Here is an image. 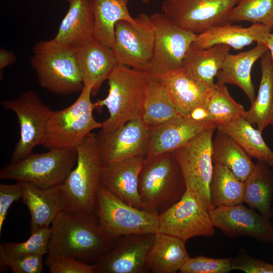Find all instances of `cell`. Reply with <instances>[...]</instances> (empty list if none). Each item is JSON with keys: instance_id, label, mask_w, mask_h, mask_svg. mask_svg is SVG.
I'll return each instance as SVG.
<instances>
[{"instance_id": "8fae6325", "label": "cell", "mask_w": 273, "mask_h": 273, "mask_svg": "<svg viewBox=\"0 0 273 273\" xmlns=\"http://www.w3.org/2000/svg\"><path fill=\"white\" fill-rule=\"evenodd\" d=\"M216 128L206 130L173 152L181 170L186 187L193 191L207 210H212L210 185L213 163V134Z\"/></svg>"}, {"instance_id": "83f0119b", "label": "cell", "mask_w": 273, "mask_h": 273, "mask_svg": "<svg viewBox=\"0 0 273 273\" xmlns=\"http://www.w3.org/2000/svg\"><path fill=\"white\" fill-rule=\"evenodd\" d=\"M128 0H92L94 17V37L103 44L112 48L115 28L120 21L136 22L128 10Z\"/></svg>"}, {"instance_id": "ba28073f", "label": "cell", "mask_w": 273, "mask_h": 273, "mask_svg": "<svg viewBox=\"0 0 273 273\" xmlns=\"http://www.w3.org/2000/svg\"><path fill=\"white\" fill-rule=\"evenodd\" d=\"M96 210L101 228L112 240L157 232L159 214L128 205L101 184Z\"/></svg>"}, {"instance_id": "f1b7e54d", "label": "cell", "mask_w": 273, "mask_h": 273, "mask_svg": "<svg viewBox=\"0 0 273 273\" xmlns=\"http://www.w3.org/2000/svg\"><path fill=\"white\" fill-rule=\"evenodd\" d=\"M216 129L233 139L251 157L273 167V151L261 135L247 119L239 117Z\"/></svg>"}, {"instance_id": "bcb514c9", "label": "cell", "mask_w": 273, "mask_h": 273, "mask_svg": "<svg viewBox=\"0 0 273 273\" xmlns=\"http://www.w3.org/2000/svg\"><path fill=\"white\" fill-rule=\"evenodd\" d=\"M270 124H271V125H273V118H272V121H271V122Z\"/></svg>"}, {"instance_id": "7bdbcfd3", "label": "cell", "mask_w": 273, "mask_h": 273, "mask_svg": "<svg viewBox=\"0 0 273 273\" xmlns=\"http://www.w3.org/2000/svg\"><path fill=\"white\" fill-rule=\"evenodd\" d=\"M17 60L15 54L12 51H7L1 48L0 49V70L14 64Z\"/></svg>"}, {"instance_id": "e0dca14e", "label": "cell", "mask_w": 273, "mask_h": 273, "mask_svg": "<svg viewBox=\"0 0 273 273\" xmlns=\"http://www.w3.org/2000/svg\"><path fill=\"white\" fill-rule=\"evenodd\" d=\"M103 165L135 156L146 157L149 129L141 118L130 121L119 128L97 134Z\"/></svg>"}, {"instance_id": "f6af8a7d", "label": "cell", "mask_w": 273, "mask_h": 273, "mask_svg": "<svg viewBox=\"0 0 273 273\" xmlns=\"http://www.w3.org/2000/svg\"><path fill=\"white\" fill-rule=\"evenodd\" d=\"M141 1H142V2L144 3H148L149 2H150L152 0H140Z\"/></svg>"}, {"instance_id": "5bb4252c", "label": "cell", "mask_w": 273, "mask_h": 273, "mask_svg": "<svg viewBox=\"0 0 273 273\" xmlns=\"http://www.w3.org/2000/svg\"><path fill=\"white\" fill-rule=\"evenodd\" d=\"M150 17L155 33L150 74L156 75L180 68L197 34L179 27L162 12Z\"/></svg>"}, {"instance_id": "ab89813d", "label": "cell", "mask_w": 273, "mask_h": 273, "mask_svg": "<svg viewBox=\"0 0 273 273\" xmlns=\"http://www.w3.org/2000/svg\"><path fill=\"white\" fill-rule=\"evenodd\" d=\"M43 256L31 254L12 258L0 257L1 270L9 267L14 273H40L43 268Z\"/></svg>"}, {"instance_id": "8d00e7d4", "label": "cell", "mask_w": 273, "mask_h": 273, "mask_svg": "<svg viewBox=\"0 0 273 273\" xmlns=\"http://www.w3.org/2000/svg\"><path fill=\"white\" fill-rule=\"evenodd\" d=\"M51 233V227L43 228L30 233L29 238L24 242L1 243L0 257L12 258L27 254H48Z\"/></svg>"}, {"instance_id": "7dc6e473", "label": "cell", "mask_w": 273, "mask_h": 273, "mask_svg": "<svg viewBox=\"0 0 273 273\" xmlns=\"http://www.w3.org/2000/svg\"><path fill=\"white\" fill-rule=\"evenodd\" d=\"M65 1H67L68 2H69V3L71 2V1H72L73 0H65Z\"/></svg>"}, {"instance_id": "f546056e", "label": "cell", "mask_w": 273, "mask_h": 273, "mask_svg": "<svg viewBox=\"0 0 273 273\" xmlns=\"http://www.w3.org/2000/svg\"><path fill=\"white\" fill-rule=\"evenodd\" d=\"M258 161L251 173L244 181L243 202L262 215L273 217V170Z\"/></svg>"}, {"instance_id": "cb8c5ba5", "label": "cell", "mask_w": 273, "mask_h": 273, "mask_svg": "<svg viewBox=\"0 0 273 273\" xmlns=\"http://www.w3.org/2000/svg\"><path fill=\"white\" fill-rule=\"evenodd\" d=\"M19 182L22 191L21 199L31 216L30 233L50 228L54 219L63 210L58 186L41 188L30 183Z\"/></svg>"}, {"instance_id": "7c38bea8", "label": "cell", "mask_w": 273, "mask_h": 273, "mask_svg": "<svg viewBox=\"0 0 273 273\" xmlns=\"http://www.w3.org/2000/svg\"><path fill=\"white\" fill-rule=\"evenodd\" d=\"M158 221L157 233L185 241L195 237H211L215 234L209 211L197 194L188 188L179 201L159 214Z\"/></svg>"}, {"instance_id": "b9f144b4", "label": "cell", "mask_w": 273, "mask_h": 273, "mask_svg": "<svg viewBox=\"0 0 273 273\" xmlns=\"http://www.w3.org/2000/svg\"><path fill=\"white\" fill-rule=\"evenodd\" d=\"M22 194L19 181L15 184H0V233L9 208L13 202L21 198Z\"/></svg>"}, {"instance_id": "74e56055", "label": "cell", "mask_w": 273, "mask_h": 273, "mask_svg": "<svg viewBox=\"0 0 273 273\" xmlns=\"http://www.w3.org/2000/svg\"><path fill=\"white\" fill-rule=\"evenodd\" d=\"M232 258H211L202 255L190 257L180 273H228L232 271Z\"/></svg>"}, {"instance_id": "f35d334b", "label": "cell", "mask_w": 273, "mask_h": 273, "mask_svg": "<svg viewBox=\"0 0 273 273\" xmlns=\"http://www.w3.org/2000/svg\"><path fill=\"white\" fill-rule=\"evenodd\" d=\"M45 264L51 273H94L93 264L70 256L48 255Z\"/></svg>"}, {"instance_id": "4316f807", "label": "cell", "mask_w": 273, "mask_h": 273, "mask_svg": "<svg viewBox=\"0 0 273 273\" xmlns=\"http://www.w3.org/2000/svg\"><path fill=\"white\" fill-rule=\"evenodd\" d=\"M231 49L224 44H216L206 49H198L192 45L181 68L199 82L213 89L215 86V78Z\"/></svg>"}, {"instance_id": "9c48e42d", "label": "cell", "mask_w": 273, "mask_h": 273, "mask_svg": "<svg viewBox=\"0 0 273 273\" xmlns=\"http://www.w3.org/2000/svg\"><path fill=\"white\" fill-rule=\"evenodd\" d=\"M136 22L118 21L112 48L118 65L149 72L154 55L155 33L150 16L140 14Z\"/></svg>"}, {"instance_id": "ee69618b", "label": "cell", "mask_w": 273, "mask_h": 273, "mask_svg": "<svg viewBox=\"0 0 273 273\" xmlns=\"http://www.w3.org/2000/svg\"><path fill=\"white\" fill-rule=\"evenodd\" d=\"M264 44L268 48L273 62V32L269 33Z\"/></svg>"}, {"instance_id": "6da1fadb", "label": "cell", "mask_w": 273, "mask_h": 273, "mask_svg": "<svg viewBox=\"0 0 273 273\" xmlns=\"http://www.w3.org/2000/svg\"><path fill=\"white\" fill-rule=\"evenodd\" d=\"M48 255L70 256L94 263L113 246L101 228L97 214L61 211L51 226Z\"/></svg>"}, {"instance_id": "277c9868", "label": "cell", "mask_w": 273, "mask_h": 273, "mask_svg": "<svg viewBox=\"0 0 273 273\" xmlns=\"http://www.w3.org/2000/svg\"><path fill=\"white\" fill-rule=\"evenodd\" d=\"M138 187L142 209L159 214L179 201L187 187L173 152L145 158Z\"/></svg>"}, {"instance_id": "7402d4cb", "label": "cell", "mask_w": 273, "mask_h": 273, "mask_svg": "<svg viewBox=\"0 0 273 273\" xmlns=\"http://www.w3.org/2000/svg\"><path fill=\"white\" fill-rule=\"evenodd\" d=\"M272 29L255 23L248 27L231 25L230 22L211 27L197 34L192 46L206 49L216 44H224L240 50L253 42L265 43Z\"/></svg>"}, {"instance_id": "d590c367", "label": "cell", "mask_w": 273, "mask_h": 273, "mask_svg": "<svg viewBox=\"0 0 273 273\" xmlns=\"http://www.w3.org/2000/svg\"><path fill=\"white\" fill-rule=\"evenodd\" d=\"M230 20L262 24L273 30V0H239L231 12Z\"/></svg>"}, {"instance_id": "d6986e66", "label": "cell", "mask_w": 273, "mask_h": 273, "mask_svg": "<svg viewBox=\"0 0 273 273\" xmlns=\"http://www.w3.org/2000/svg\"><path fill=\"white\" fill-rule=\"evenodd\" d=\"M212 128H216V126L212 123L194 121L183 117L151 128L146 157L173 152Z\"/></svg>"}, {"instance_id": "60d3db41", "label": "cell", "mask_w": 273, "mask_h": 273, "mask_svg": "<svg viewBox=\"0 0 273 273\" xmlns=\"http://www.w3.org/2000/svg\"><path fill=\"white\" fill-rule=\"evenodd\" d=\"M231 270L246 273H273V264L253 257L245 250L241 249L237 256L232 258Z\"/></svg>"}, {"instance_id": "9a60e30c", "label": "cell", "mask_w": 273, "mask_h": 273, "mask_svg": "<svg viewBox=\"0 0 273 273\" xmlns=\"http://www.w3.org/2000/svg\"><path fill=\"white\" fill-rule=\"evenodd\" d=\"M155 234L129 235L114 240L112 247L92 264L94 273H146V258Z\"/></svg>"}, {"instance_id": "ac0fdd59", "label": "cell", "mask_w": 273, "mask_h": 273, "mask_svg": "<svg viewBox=\"0 0 273 273\" xmlns=\"http://www.w3.org/2000/svg\"><path fill=\"white\" fill-rule=\"evenodd\" d=\"M151 75L160 82L177 112L185 118L194 108L205 105L213 89L199 82L181 67Z\"/></svg>"}, {"instance_id": "2e32d148", "label": "cell", "mask_w": 273, "mask_h": 273, "mask_svg": "<svg viewBox=\"0 0 273 273\" xmlns=\"http://www.w3.org/2000/svg\"><path fill=\"white\" fill-rule=\"evenodd\" d=\"M213 225L226 236L236 239L248 237L273 243V225L270 218L242 204L221 206L209 211Z\"/></svg>"}, {"instance_id": "44dd1931", "label": "cell", "mask_w": 273, "mask_h": 273, "mask_svg": "<svg viewBox=\"0 0 273 273\" xmlns=\"http://www.w3.org/2000/svg\"><path fill=\"white\" fill-rule=\"evenodd\" d=\"M145 158L135 156L104 165L101 185L125 203L142 209L139 176Z\"/></svg>"}, {"instance_id": "3957f363", "label": "cell", "mask_w": 273, "mask_h": 273, "mask_svg": "<svg viewBox=\"0 0 273 273\" xmlns=\"http://www.w3.org/2000/svg\"><path fill=\"white\" fill-rule=\"evenodd\" d=\"M151 75L126 66L118 65L108 79L107 97L95 103L105 106L109 117L102 122L101 131L115 130L128 122L141 118Z\"/></svg>"}, {"instance_id": "52a82bcc", "label": "cell", "mask_w": 273, "mask_h": 273, "mask_svg": "<svg viewBox=\"0 0 273 273\" xmlns=\"http://www.w3.org/2000/svg\"><path fill=\"white\" fill-rule=\"evenodd\" d=\"M77 151L52 149L31 153L25 158L4 165L0 178L28 182L41 188L61 185L76 164Z\"/></svg>"}, {"instance_id": "ffe728a7", "label": "cell", "mask_w": 273, "mask_h": 273, "mask_svg": "<svg viewBox=\"0 0 273 273\" xmlns=\"http://www.w3.org/2000/svg\"><path fill=\"white\" fill-rule=\"evenodd\" d=\"M74 49L83 84L91 86L96 95L118 65L113 50L94 37Z\"/></svg>"}, {"instance_id": "484cf974", "label": "cell", "mask_w": 273, "mask_h": 273, "mask_svg": "<svg viewBox=\"0 0 273 273\" xmlns=\"http://www.w3.org/2000/svg\"><path fill=\"white\" fill-rule=\"evenodd\" d=\"M186 241L166 234L156 233L147 254L146 263L153 273H175L190 258Z\"/></svg>"}, {"instance_id": "30bf717a", "label": "cell", "mask_w": 273, "mask_h": 273, "mask_svg": "<svg viewBox=\"0 0 273 273\" xmlns=\"http://www.w3.org/2000/svg\"><path fill=\"white\" fill-rule=\"evenodd\" d=\"M5 109L16 115L20 127V138L12 153L11 162L21 160L40 145L46 133L51 109L33 90L22 93L18 98L1 102Z\"/></svg>"}, {"instance_id": "c3c4849f", "label": "cell", "mask_w": 273, "mask_h": 273, "mask_svg": "<svg viewBox=\"0 0 273 273\" xmlns=\"http://www.w3.org/2000/svg\"></svg>"}, {"instance_id": "836d02e7", "label": "cell", "mask_w": 273, "mask_h": 273, "mask_svg": "<svg viewBox=\"0 0 273 273\" xmlns=\"http://www.w3.org/2000/svg\"><path fill=\"white\" fill-rule=\"evenodd\" d=\"M181 116L160 82L151 75L141 119L149 129Z\"/></svg>"}, {"instance_id": "d4e9b609", "label": "cell", "mask_w": 273, "mask_h": 273, "mask_svg": "<svg viewBox=\"0 0 273 273\" xmlns=\"http://www.w3.org/2000/svg\"><path fill=\"white\" fill-rule=\"evenodd\" d=\"M69 4L53 39L76 49L94 37V17L92 0H73Z\"/></svg>"}, {"instance_id": "e575fe53", "label": "cell", "mask_w": 273, "mask_h": 273, "mask_svg": "<svg viewBox=\"0 0 273 273\" xmlns=\"http://www.w3.org/2000/svg\"><path fill=\"white\" fill-rule=\"evenodd\" d=\"M209 120L218 125L247 116V111L230 95L225 84H216L205 104Z\"/></svg>"}, {"instance_id": "4fadbf2b", "label": "cell", "mask_w": 273, "mask_h": 273, "mask_svg": "<svg viewBox=\"0 0 273 273\" xmlns=\"http://www.w3.org/2000/svg\"><path fill=\"white\" fill-rule=\"evenodd\" d=\"M239 0H165L162 13L183 29L199 34L231 22L230 15Z\"/></svg>"}, {"instance_id": "1f68e13d", "label": "cell", "mask_w": 273, "mask_h": 273, "mask_svg": "<svg viewBox=\"0 0 273 273\" xmlns=\"http://www.w3.org/2000/svg\"><path fill=\"white\" fill-rule=\"evenodd\" d=\"M217 130L212 142L213 164L225 166L238 179L244 182L253 170L255 163L233 139Z\"/></svg>"}, {"instance_id": "603a6c76", "label": "cell", "mask_w": 273, "mask_h": 273, "mask_svg": "<svg viewBox=\"0 0 273 273\" xmlns=\"http://www.w3.org/2000/svg\"><path fill=\"white\" fill-rule=\"evenodd\" d=\"M262 43L237 54L229 53L216 76V84H231L240 88L252 104L255 99V87L251 79V70L255 62L267 51Z\"/></svg>"}, {"instance_id": "d6a6232c", "label": "cell", "mask_w": 273, "mask_h": 273, "mask_svg": "<svg viewBox=\"0 0 273 273\" xmlns=\"http://www.w3.org/2000/svg\"><path fill=\"white\" fill-rule=\"evenodd\" d=\"M210 185L212 209L243 203L244 182L238 179L225 166L213 164Z\"/></svg>"}, {"instance_id": "7a4b0ae2", "label": "cell", "mask_w": 273, "mask_h": 273, "mask_svg": "<svg viewBox=\"0 0 273 273\" xmlns=\"http://www.w3.org/2000/svg\"><path fill=\"white\" fill-rule=\"evenodd\" d=\"M76 149L75 166L58 186L63 211L69 213L95 212L104 166L97 134L90 133Z\"/></svg>"}, {"instance_id": "4dcf8cb0", "label": "cell", "mask_w": 273, "mask_h": 273, "mask_svg": "<svg viewBox=\"0 0 273 273\" xmlns=\"http://www.w3.org/2000/svg\"><path fill=\"white\" fill-rule=\"evenodd\" d=\"M260 67L258 94L247 111L246 119L262 132L273 118V62L268 51L261 58Z\"/></svg>"}, {"instance_id": "5b68a950", "label": "cell", "mask_w": 273, "mask_h": 273, "mask_svg": "<svg viewBox=\"0 0 273 273\" xmlns=\"http://www.w3.org/2000/svg\"><path fill=\"white\" fill-rule=\"evenodd\" d=\"M31 65L39 84L51 93L68 95L81 92L83 87L74 49L54 39L35 44Z\"/></svg>"}, {"instance_id": "8992f818", "label": "cell", "mask_w": 273, "mask_h": 273, "mask_svg": "<svg viewBox=\"0 0 273 273\" xmlns=\"http://www.w3.org/2000/svg\"><path fill=\"white\" fill-rule=\"evenodd\" d=\"M92 89L84 85L72 105L52 111L41 146L48 150L76 149L93 130L102 128V122L93 115L96 106L91 100Z\"/></svg>"}]
</instances>
